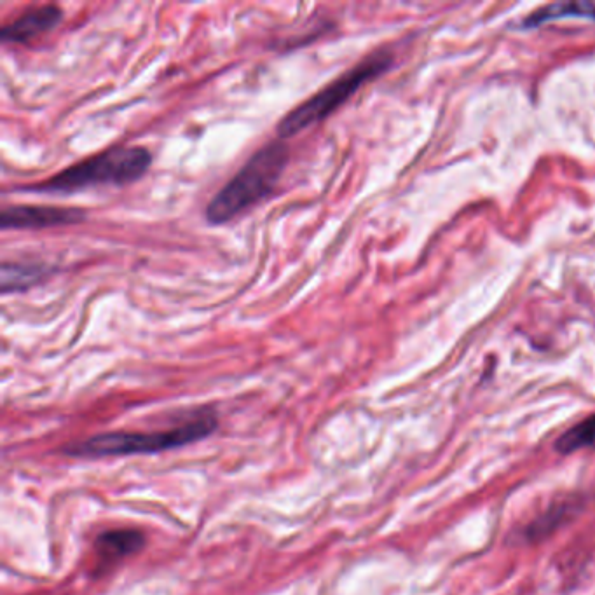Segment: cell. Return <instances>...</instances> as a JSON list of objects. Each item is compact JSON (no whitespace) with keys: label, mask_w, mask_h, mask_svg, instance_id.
<instances>
[{"label":"cell","mask_w":595,"mask_h":595,"mask_svg":"<svg viewBox=\"0 0 595 595\" xmlns=\"http://www.w3.org/2000/svg\"><path fill=\"white\" fill-rule=\"evenodd\" d=\"M288 147L283 140H273L260 147L236 175L220 189L206 206V220L212 226H222L248 208L273 194L287 170Z\"/></svg>","instance_id":"1"},{"label":"cell","mask_w":595,"mask_h":595,"mask_svg":"<svg viewBox=\"0 0 595 595\" xmlns=\"http://www.w3.org/2000/svg\"><path fill=\"white\" fill-rule=\"evenodd\" d=\"M217 430V416L212 411H199L170 430L110 431L84 442L65 447V454L72 458H110L131 454H154L171 451L184 445L199 442Z\"/></svg>","instance_id":"2"},{"label":"cell","mask_w":595,"mask_h":595,"mask_svg":"<svg viewBox=\"0 0 595 595\" xmlns=\"http://www.w3.org/2000/svg\"><path fill=\"white\" fill-rule=\"evenodd\" d=\"M151 152L145 147L117 145L96 156L84 159L67 170L56 173L35 185H25L21 191L39 194H72L102 185H126L137 182L151 168Z\"/></svg>","instance_id":"3"},{"label":"cell","mask_w":595,"mask_h":595,"mask_svg":"<svg viewBox=\"0 0 595 595\" xmlns=\"http://www.w3.org/2000/svg\"><path fill=\"white\" fill-rule=\"evenodd\" d=\"M391 63H393V56L388 51H377L353 69L344 72L341 77H337L336 81H332L329 86H325L322 91H318L299 107L290 110L287 116L281 119L276 128L280 140H287L315 126L316 123L325 121L348 102L363 84L369 83L390 69Z\"/></svg>","instance_id":"4"},{"label":"cell","mask_w":595,"mask_h":595,"mask_svg":"<svg viewBox=\"0 0 595 595\" xmlns=\"http://www.w3.org/2000/svg\"><path fill=\"white\" fill-rule=\"evenodd\" d=\"M86 219L81 208L62 206L14 205L6 206L0 215V226L7 229H49V227L76 226Z\"/></svg>","instance_id":"5"},{"label":"cell","mask_w":595,"mask_h":595,"mask_svg":"<svg viewBox=\"0 0 595 595\" xmlns=\"http://www.w3.org/2000/svg\"><path fill=\"white\" fill-rule=\"evenodd\" d=\"M63 20L62 7L55 4L34 7L20 18L7 23L0 30V41L4 44H27L39 35L55 30Z\"/></svg>","instance_id":"6"},{"label":"cell","mask_w":595,"mask_h":595,"mask_svg":"<svg viewBox=\"0 0 595 595\" xmlns=\"http://www.w3.org/2000/svg\"><path fill=\"white\" fill-rule=\"evenodd\" d=\"M145 545V536L138 529H110L100 534L95 541L96 566L107 569L130 555L140 552Z\"/></svg>","instance_id":"7"},{"label":"cell","mask_w":595,"mask_h":595,"mask_svg":"<svg viewBox=\"0 0 595 595\" xmlns=\"http://www.w3.org/2000/svg\"><path fill=\"white\" fill-rule=\"evenodd\" d=\"M53 269L44 264H32V262H4L2 273H0V288L2 294H13V292H25L30 288L39 285L46 280Z\"/></svg>","instance_id":"8"},{"label":"cell","mask_w":595,"mask_h":595,"mask_svg":"<svg viewBox=\"0 0 595 595\" xmlns=\"http://www.w3.org/2000/svg\"><path fill=\"white\" fill-rule=\"evenodd\" d=\"M561 18H589L595 20L594 4L587 2H568V4H552L531 14L524 25L527 28L538 27L547 21L561 20Z\"/></svg>","instance_id":"9"},{"label":"cell","mask_w":595,"mask_h":595,"mask_svg":"<svg viewBox=\"0 0 595 595\" xmlns=\"http://www.w3.org/2000/svg\"><path fill=\"white\" fill-rule=\"evenodd\" d=\"M589 447H595V414L562 433L555 444V449L561 454H573Z\"/></svg>","instance_id":"10"}]
</instances>
